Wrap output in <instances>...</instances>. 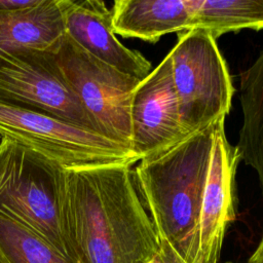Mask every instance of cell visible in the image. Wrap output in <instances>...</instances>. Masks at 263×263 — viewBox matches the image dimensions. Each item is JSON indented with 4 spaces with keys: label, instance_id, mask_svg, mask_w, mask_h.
<instances>
[{
    "label": "cell",
    "instance_id": "1",
    "mask_svg": "<svg viewBox=\"0 0 263 263\" xmlns=\"http://www.w3.org/2000/svg\"><path fill=\"white\" fill-rule=\"evenodd\" d=\"M57 213L72 263H147L159 248L132 164L60 168Z\"/></svg>",
    "mask_w": 263,
    "mask_h": 263
},
{
    "label": "cell",
    "instance_id": "2",
    "mask_svg": "<svg viewBox=\"0 0 263 263\" xmlns=\"http://www.w3.org/2000/svg\"><path fill=\"white\" fill-rule=\"evenodd\" d=\"M216 123L160 154L140 160L134 171L138 192L159 240L170 243L189 263H195L197 255Z\"/></svg>",
    "mask_w": 263,
    "mask_h": 263
},
{
    "label": "cell",
    "instance_id": "3",
    "mask_svg": "<svg viewBox=\"0 0 263 263\" xmlns=\"http://www.w3.org/2000/svg\"><path fill=\"white\" fill-rule=\"evenodd\" d=\"M217 39L202 29L178 34L168 52L179 101L180 119L187 136L225 118L235 88Z\"/></svg>",
    "mask_w": 263,
    "mask_h": 263
},
{
    "label": "cell",
    "instance_id": "4",
    "mask_svg": "<svg viewBox=\"0 0 263 263\" xmlns=\"http://www.w3.org/2000/svg\"><path fill=\"white\" fill-rule=\"evenodd\" d=\"M0 136L11 140L62 170L138 160L124 146L103 135L55 116L0 102Z\"/></svg>",
    "mask_w": 263,
    "mask_h": 263
},
{
    "label": "cell",
    "instance_id": "5",
    "mask_svg": "<svg viewBox=\"0 0 263 263\" xmlns=\"http://www.w3.org/2000/svg\"><path fill=\"white\" fill-rule=\"evenodd\" d=\"M53 53L98 133L132 152L130 101L140 79L89 54L66 34Z\"/></svg>",
    "mask_w": 263,
    "mask_h": 263
},
{
    "label": "cell",
    "instance_id": "6",
    "mask_svg": "<svg viewBox=\"0 0 263 263\" xmlns=\"http://www.w3.org/2000/svg\"><path fill=\"white\" fill-rule=\"evenodd\" d=\"M60 167L5 138L0 142V214L25 225L67 259L57 213Z\"/></svg>",
    "mask_w": 263,
    "mask_h": 263
},
{
    "label": "cell",
    "instance_id": "7",
    "mask_svg": "<svg viewBox=\"0 0 263 263\" xmlns=\"http://www.w3.org/2000/svg\"><path fill=\"white\" fill-rule=\"evenodd\" d=\"M0 102L46 113L98 133L66 81L53 51L0 53Z\"/></svg>",
    "mask_w": 263,
    "mask_h": 263
},
{
    "label": "cell",
    "instance_id": "8",
    "mask_svg": "<svg viewBox=\"0 0 263 263\" xmlns=\"http://www.w3.org/2000/svg\"><path fill=\"white\" fill-rule=\"evenodd\" d=\"M130 124L132 153L138 161L160 154L188 137L181 124L168 54L134 89Z\"/></svg>",
    "mask_w": 263,
    "mask_h": 263
},
{
    "label": "cell",
    "instance_id": "9",
    "mask_svg": "<svg viewBox=\"0 0 263 263\" xmlns=\"http://www.w3.org/2000/svg\"><path fill=\"white\" fill-rule=\"evenodd\" d=\"M240 161L225 133V118L216 123L211 165L204 187L195 263H219L228 226L236 218L235 176Z\"/></svg>",
    "mask_w": 263,
    "mask_h": 263
},
{
    "label": "cell",
    "instance_id": "10",
    "mask_svg": "<svg viewBox=\"0 0 263 263\" xmlns=\"http://www.w3.org/2000/svg\"><path fill=\"white\" fill-rule=\"evenodd\" d=\"M65 34L100 61L142 80L151 63L139 51L125 47L112 29V13L101 0H58Z\"/></svg>",
    "mask_w": 263,
    "mask_h": 263
},
{
    "label": "cell",
    "instance_id": "11",
    "mask_svg": "<svg viewBox=\"0 0 263 263\" xmlns=\"http://www.w3.org/2000/svg\"><path fill=\"white\" fill-rule=\"evenodd\" d=\"M199 0H116L112 29L123 38L156 43L162 36L189 31Z\"/></svg>",
    "mask_w": 263,
    "mask_h": 263
},
{
    "label": "cell",
    "instance_id": "12",
    "mask_svg": "<svg viewBox=\"0 0 263 263\" xmlns=\"http://www.w3.org/2000/svg\"><path fill=\"white\" fill-rule=\"evenodd\" d=\"M65 36L58 0L22 11L0 12V53L20 50L53 51Z\"/></svg>",
    "mask_w": 263,
    "mask_h": 263
},
{
    "label": "cell",
    "instance_id": "13",
    "mask_svg": "<svg viewBox=\"0 0 263 263\" xmlns=\"http://www.w3.org/2000/svg\"><path fill=\"white\" fill-rule=\"evenodd\" d=\"M239 91L242 124L235 148L256 172L263 195V51L240 74Z\"/></svg>",
    "mask_w": 263,
    "mask_h": 263
},
{
    "label": "cell",
    "instance_id": "14",
    "mask_svg": "<svg viewBox=\"0 0 263 263\" xmlns=\"http://www.w3.org/2000/svg\"><path fill=\"white\" fill-rule=\"evenodd\" d=\"M192 29L205 30L215 39L242 29L263 30V0H199Z\"/></svg>",
    "mask_w": 263,
    "mask_h": 263
},
{
    "label": "cell",
    "instance_id": "15",
    "mask_svg": "<svg viewBox=\"0 0 263 263\" xmlns=\"http://www.w3.org/2000/svg\"><path fill=\"white\" fill-rule=\"evenodd\" d=\"M0 263H72L45 239L0 214Z\"/></svg>",
    "mask_w": 263,
    "mask_h": 263
},
{
    "label": "cell",
    "instance_id": "16",
    "mask_svg": "<svg viewBox=\"0 0 263 263\" xmlns=\"http://www.w3.org/2000/svg\"><path fill=\"white\" fill-rule=\"evenodd\" d=\"M147 263H189L170 243L159 240V248Z\"/></svg>",
    "mask_w": 263,
    "mask_h": 263
},
{
    "label": "cell",
    "instance_id": "17",
    "mask_svg": "<svg viewBox=\"0 0 263 263\" xmlns=\"http://www.w3.org/2000/svg\"><path fill=\"white\" fill-rule=\"evenodd\" d=\"M41 0H0V12H15L38 5Z\"/></svg>",
    "mask_w": 263,
    "mask_h": 263
},
{
    "label": "cell",
    "instance_id": "18",
    "mask_svg": "<svg viewBox=\"0 0 263 263\" xmlns=\"http://www.w3.org/2000/svg\"><path fill=\"white\" fill-rule=\"evenodd\" d=\"M248 262L249 263H263V231H262V235L259 240V243H258L257 248L255 249V251L253 252V254L251 255V257L249 258Z\"/></svg>",
    "mask_w": 263,
    "mask_h": 263
},
{
    "label": "cell",
    "instance_id": "19",
    "mask_svg": "<svg viewBox=\"0 0 263 263\" xmlns=\"http://www.w3.org/2000/svg\"><path fill=\"white\" fill-rule=\"evenodd\" d=\"M1 140H2V137H1V136H0V142H1Z\"/></svg>",
    "mask_w": 263,
    "mask_h": 263
},
{
    "label": "cell",
    "instance_id": "20",
    "mask_svg": "<svg viewBox=\"0 0 263 263\" xmlns=\"http://www.w3.org/2000/svg\"><path fill=\"white\" fill-rule=\"evenodd\" d=\"M227 263H232V262H227ZM247 263H249V262H247Z\"/></svg>",
    "mask_w": 263,
    "mask_h": 263
}]
</instances>
